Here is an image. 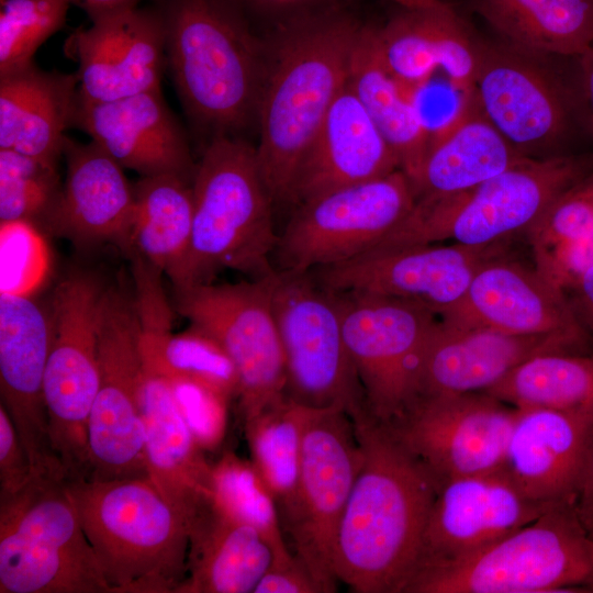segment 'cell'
<instances>
[{
    "instance_id": "37",
    "label": "cell",
    "mask_w": 593,
    "mask_h": 593,
    "mask_svg": "<svg viewBox=\"0 0 593 593\" xmlns=\"http://www.w3.org/2000/svg\"><path fill=\"white\" fill-rule=\"evenodd\" d=\"M139 350L144 370L169 383L199 384L228 401L238 394L233 361L216 340L193 326L178 334L142 329Z\"/></svg>"
},
{
    "instance_id": "3",
    "label": "cell",
    "mask_w": 593,
    "mask_h": 593,
    "mask_svg": "<svg viewBox=\"0 0 593 593\" xmlns=\"http://www.w3.org/2000/svg\"><path fill=\"white\" fill-rule=\"evenodd\" d=\"M167 68L184 112L210 139L257 125L266 71L265 37L238 0H156Z\"/></svg>"
},
{
    "instance_id": "24",
    "label": "cell",
    "mask_w": 593,
    "mask_h": 593,
    "mask_svg": "<svg viewBox=\"0 0 593 593\" xmlns=\"http://www.w3.org/2000/svg\"><path fill=\"white\" fill-rule=\"evenodd\" d=\"M441 320L512 334H566L586 339L566 293L535 269L517 262L485 260L462 299Z\"/></svg>"
},
{
    "instance_id": "28",
    "label": "cell",
    "mask_w": 593,
    "mask_h": 593,
    "mask_svg": "<svg viewBox=\"0 0 593 593\" xmlns=\"http://www.w3.org/2000/svg\"><path fill=\"white\" fill-rule=\"evenodd\" d=\"M398 169L396 156L346 85L300 167L290 203L298 206L329 191Z\"/></svg>"
},
{
    "instance_id": "44",
    "label": "cell",
    "mask_w": 593,
    "mask_h": 593,
    "mask_svg": "<svg viewBox=\"0 0 593 593\" xmlns=\"http://www.w3.org/2000/svg\"><path fill=\"white\" fill-rule=\"evenodd\" d=\"M535 270L551 286L564 292L572 289L593 267V237L533 245Z\"/></svg>"
},
{
    "instance_id": "41",
    "label": "cell",
    "mask_w": 593,
    "mask_h": 593,
    "mask_svg": "<svg viewBox=\"0 0 593 593\" xmlns=\"http://www.w3.org/2000/svg\"><path fill=\"white\" fill-rule=\"evenodd\" d=\"M68 0H4L0 12V76L33 65L40 46L59 31Z\"/></svg>"
},
{
    "instance_id": "32",
    "label": "cell",
    "mask_w": 593,
    "mask_h": 593,
    "mask_svg": "<svg viewBox=\"0 0 593 593\" xmlns=\"http://www.w3.org/2000/svg\"><path fill=\"white\" fill-rule=\"evenodd\" d=\"M272 557L255 527L211 497L190 522L187 574L176 593H254Z\"/></svg>"
},
{
    "instance_id": "1",
    "label": "cell",
    "mask_w": 593,
    "mask_h": 593,
    "mask_svg": "<svg viewBox=\"0 0 593 593\" xmlns=\"http://www.w3.org/2000/svg\"><path fill=\"white\" fill-rule=\"evenodd\" d=\"M362 24L332 4L272 27L257 110L260 174L273 203H290L300 167L347 85Z\"/></svg>"
},
{
    "instance_id": "33",
    "label": "cell",
    "mask_w": 593,
    "mask_h": 593,
    "mask_svg": "<svg viewBox=\"0 0 593 593\" xmlns=\"http://www.w3.org/2000/svg\"><path fill=\"white\" fill-rule=\"evenodd\" d=\"M347 85L413 184L426 156L432 132L415 94L404 88L381 60L372 26L362 24L354 47Z\"/></svg>"
},
{
    "instance_id": "6",
    "label": "cell",
    "mask_w": 593,
    "mask_h": 593,
    "mask_svg": "<svg viewBox=\"0 0 593 593\" xmlns=\"http://www.w3.org/2000/svg\"><path fill=\"white\" fill-rule=\"evenodd\" d=\"M593 592V537L577 503L534 522L461 561L422 567L403 593Z\"/></svg>"
},
{
    "instance_id": "49",
    "label": "cell",
    "mask_w": 593,
    "mask_h": 593,
    "mask_svg": "<svg viewBox=\"0 0 593 593\" xmlns=\"http://www.w3.org/2000/svg\"><path fill=\"white\" fill-rule=\"evenodd\" d=\"M581 90L588 120L593 132V47L579 56Z\"/></svg>"
},
{
    "instance_id": "39",
    "label": "cell",
    "mask_w": 593,
    "mask_h": 593,
    "mask_svg": "<svg viewBox=\"0 0 593 593\" xmlns=\"http://www.w3.org/2000/svg\"><path fill=\"white\" fill-rule=\"evenodd\" d=\"M212 500L232 517L255 527L273 558L292 555L282 533L276 499L254 463L225 452L212 465Z\"/></svg>"
},
{
    "instance_id": "55",
    "label": "cell",
    "mask_w": 593,
    "mask_h": 593,
    "mask_svg": "<svg viewBox=\"0 0 593 593\" xmlns=\"http://www.w3.org/2000/svg\"><path fill=\"white\" fill-rule=\"evenodd\" d=\"M4 0H0V2L2 3Z\"/></svg>"
},
{
    "instance_id": "53",
    "label": "cell",
    "mask_w": 593,
    "mask_h": 593,
    "mask_svg": "<svg viewBox=\"0 0 593 593\" xmlns=\"http://www.w3.org/2000/svg\"><path fill=\"white\" fill-rule=\"evenodd\" d=\"M580 184H581V188L583 189L584 193L589 198L590 202L593 205V177H591V178H589L586 180H582L580 182Z\"/></svg>"
},
{
    "instance_id": "5",
    "label": "cell",
    "mask_w": 593,
    "mask_h": 593,
    "mask_svg": "<svg viewBox=\"0 0 593 593\" xmlns=\"http://www.w3.org/2000/svg\"><path fill=\"white\" fill-rule=\"evenodd\" d=\"M111 593H176L187 574L189 521L149 477L66 480Z\"/></svg>"
},
{
    "instance_id": "13",
    "label": "cell",
    "mask_w": 593,
    "mask_h": 593,
    "mask_svg": "<svg viewBox=\"0 0 593 593\" xmlns=\"http://www.w3.org/2000/svg\"><path fill=\"white\" fill-rule=\"evenodd\" d=\"M272 273L237 283L172 287L176 311L216 340L233 361L244 421L286 394L284 354L271 301Z\"/></svg>"
},
{
    "instance_id": "42",
    "label": "cell",
    "mask_w": 593,
    "mask_h": 593,
    "mask_svg": "<svg viewBox=\"0 0 593 593\" xmlns=\"http://www.w3.org/2000/svg\"><path fill=\"white\" fill-rule=\"evenodd\" d=\"M1 293L32 295L48 270V251L36 224L0 222Z\"/></svg>"
},
{
    "instance_id": "10",
    "label": "cell",
    "mask_w": 593,
    "mask_h": 593,
    "mask_svg": "<svg viewBox=\"0 0 593 593\" xmlns=\"http://www.w3.org/2000/svg\"><path fill=\"white\" fill-rule=\"evenodd\" d=\"M272 307L286 362V394L312 409H339L354 416L365 394L346 347L335 291L311 273L270 276Z\"/></svg>"
},
{
    "instance_id": "15",
    "label": "cell",
    "mask_w": 593,
    "mask_h": 593,
    "mask_svg": "<svg viewBox=\"0 0 593 593\" xmlns=\"http://www.w3.org/2000/svg\"><path fill=\"white\" fill-rule=\"evenodd\" d=\"M335 293L366 410L376 421L389 423L417 395L421 365L437 315L414 303L366 291Z\"/></svg>"
},
{
    "instance_id": "17",
    "label": "cell",
    "mask_w": 593,
    "mask_h": 593,
    "mask_svg": "<svg viewBox=\"0 0 593 593\" xmlns=\"http://www.w3.org/2000/svg\"><path fill=\"white\" fill-rule=\"evenodd\" d=\"M494 246L412 245L366 253L311 271L325 288L385 295L444 315L462 299Z\"/></svg>"
},
{
    "instance_id": "31",
    "label": "cell",
    "mask_w": 593,
    "mask_h": 593,
    "mask_svg": "<svg viewBox=\"0 0 593 593\" xmlns=\"http://www.w3.org/2000/svg\"><path fill=\"white\" fill-rule=\"evenodd\" d=\"M77 74L34 64L0 76V149L57 165L78 102Z\"/></svg>"
},
{
    "instance_id": "22",
    "label": "cell",
    "mask_w": 593,
    "mask_h": 593,
    "mask_svg": "<svg viewBox=\"0 0 593 593\" xmlns=\"http://www.w3.org/2000/svg\"><path fill=\"white\" fill-rule=\"evenodd\" d=\"M585 343L566 334L521 335L440 320L424 351L416 398L483 392L536 356L578 353Z\"/></svg>"
},
{
    "instance_id": "12",
    "label": "cell",
    "mask_w": 593,
    "mask_h": 593,
    "mask_svg": "<svg viewBox=\"0 0 593 593\" xmlns=\"http://www.w3.org/2000/svg\"><path fill=\"white\" fill-rule=\"evenodd\" d=\"M362 463L354 422L339 409H307L296 488L282 507L294 553L323 593L336 591L338 526Z\"/></svg>"
},
{
    "instance_id": "36",
    "label": "cell",
    "mask_w": 593,
    "mask_h": 593,
    "mask_svg": "<svg viewBox=\"0 0 593 593\" xmlns=\"http://www.w3.org/2000/svg\"><path fill=\"white\" fill-rule=\"evenodd\" d=\"M483 392L517 409L542 407L593 417V355L536 356Z\"/></svg>"
},
{
    "instance_id": "16",
    "label": "cell",
    "mask_w": 593,
    "mask_h": 593,
    "mask_svg": "<svg viewBox=\"0 0 593 593\" xmlns=\"http://www.w3.org/2000/svg\"><path fill=\"white\" fill-rule=\"evenodd\" d=\"M518 409L486 392L415 398L383 424L427 471L447 482L502 469Z\"/></svg>"
},
{
    "instance_id": "51",
    "label": "cell",
    "mask_w": 593,
    "mask_h": 593,
    "mask_svg": "<svg viewBox=\"0 0 593 593\" xmlns=\"http://www.w3.org/2000/svg\"><path fill=\"white\" fill-rule=\"evenodd\" d=\"M578 295V300L593 322V267L588 269L572 288Z\"/></svg>"
},
{
    "instance_id": "45",
    "label": "cell",
    "mask_w": 593,
    "mask_h": 593,
    "mask_svg": "<svg viewBox=\"0 0 593 593\" xmlns=\"http://www.w3.org/2000/svg\"><path fill=\"white\" fill-rule=\"evenodd\" d=\"M33 469L14 425L0 403V500L18 493L32 478Z\"/></svg>"
},
{
    "instance_id": "25",
    "label": "cell",
    "mask_w": 593,
    "mask_h": 593,
    "mask_svg": "<svg viewBox=\"0 0 593 593\" xmlns=\"http://www.w3.org/2000/svg\"><path fill=\"white\" fill-rule=\"evenodd\" d=\"M63 155L66 179L44 227L82 249L113 243L127 254L134 189L124 168L93 141L67 136Z\"/></svg>"
},
{
    "instance_id": "30",
    "label": "cell",
    "mask_w": 593,
    "mask_h": 593,
    "mask_svg": "<svg viewBox=\"0 0 593 593\" xmlns=\"http://www.w3.org/2000/svg\"><path fill=\"white\" fill-rule=\"evenodd\" d=\"M523 157L484 116L472 91L463 96L454 115L432 132L413 183L416 199L470 190Z\"/></svg>"
},
{
    "instance_id": "27",
    "label": "cell",
    "mask_w": 593,
    "mask_h": 593,
    "mask_svg": "<svg viewBox=\"0 0 593 593\" xmlns=\"http://www.w3.org/2000/svg\"><path fill=\"white\" fill-rule=\"evenodd\" d=\"M593 417L518 409L502 471L529 499L577 503Z\"/></svg>"
},
{
    "instance_id": "2",
    "label": "cell",
    "mask_w": 593,
    "mask_h": 593,
    "mask_svg": "<svg viewBox=\"0 0 593 593\" xmlns=\"http://www.w3.org/2000/svg\"><path fill=\"white\" fill-rule=\"evenodd\" d=\"M351 419L362 463L338 526L335 575L357 593H403L438 490L366 410Z\"/></svg>"
},
{
    "instance_id": "52",
    "label": "cell",
    "mask_w": 593,
    "mask_h": 593,
    "mask_svg": "<svg viewBox=\"0 0 593 593\" xmlns=\"http://www.w3.org/2000/svg\"><path fill=\"white\" fill-rule=\"evenodd\" d=\"M393 1L401 4L402 8H410V9L432 8V7H436L444 3L440 0H393Z\"/></svg>"
},
{
    "instance_id": "8",
    "label": "cell",
    "mask_w": 593,
    "mask_h": 593,
    "mask_svg": "<svg viewBox=\"0 0 593 593\" xmlns=\"http://www.w3.org/2000/svg\"><path fill=\"white\" fill-rule=\"evenodd\" d=\"M0 593H111L66 478L33 473L0 500Z\"/></svg>"
},
{
    "instance_id": "46",
    "label": "cell",
    "mask_w": 593,
    "mask_h": 593,
    "mask_svg": "<svg viewBox=\"0 0 593 593\" xmlns=\"http://www.w3.org/2000/svg\"><path fill=\"white\" fill-rule=\"evenodd\" d=\"M254 593H323L307 567L293 552L273 558Z\"/></svg>"
},
{
    "instance_id": "21",
    "label": "cell",
    "mask_w": 593,
    "mask_h": 593,
    "mask_svg": "<svg viewBox=\"0 0 593 593\" xmlns=\"http://www.w3.org/2000/svg\"><path fill=\"white\" fill-rule=\"evenodd\" d=\"M91 20L70 36L79 67L78 98L102 103L161 89L166 34L157 7L125 8Z\"/></svg>"
},
{
    "instance_id": "34",
    "label": "cell",
    "mask_w": 593,
    "mask_h": 593,
    "mask_svg": "<svg viewBox=\"0 0 593 593\" xmlns=\"http://www.w3.org/2000/svg\"><path fill=\"white\" fill-rule=\"evenodd\" d=\"M475 8L524 53L579 57L593 47V0H475Z\"/></svg>"
},
{
    "instance_id": "19",
    "label": "cell",
    "mask_w": 593,
    "mask_h": 593,
    "mask_svg": "<svg viewBox=\"0 0 593 593\" xmlns=\"http://www.w3.org/2000/svg\"><path fill=\"white\" fill-rule=\"evenodd\" d=\"M557 504L529 499L502 469L451 480L433 502L415 570L467 559Z\"/></svg>"
},
{
    "instance_id": "18",
    "label": "cell",
    "mask_w": 593,
    "mask_h": 593,
    "mask_svg": "<svg viewBox=\"0 0 593 593\" xmlns=\"http://www.w3.org/2000/svg\"><path fill=\"white\" fill-rule=\"evenodd\" d=\"M535 57L507 44L479 46L473 87L484 116L527 157L553 148L570 124L567 93Z\"/></svg>"
},
{
    "instance_id": "9",
    "label": "cell",
    "mask_w": 593,
    "mask_h": 593,
    "mask_svg": "<svg viewBox=\"0 0 593 593\" xmlns=\"http://www.w3.org/2000/svg\"><path fill=\"white\" fill-rule=\"evenodd\" d=\"M141 332L134 294L120 283L105 287L99 306V384L88 423L89 479L148 477Z\"/></svg>"
},
{
    "instance_id": "29",
    "label": "cell",
    "mask_w": 593,
    "mask_h": 593,
    "mask_svg": "<svg viewBox=\"0 0 593 593\" xmlns=\"http://www.w3.org/2000/svg\"><path fill=\"white\" fill-rule=\"evenodd\" d=\"M148 477L189 523L212 497V465L165 379L144 370L142 390Z\"/></svg>"
},
{
    "instance_id": "23",
    "label": "cell",
    "mask_w": 593,
    "mask_h": 593,
    "mask_svg": "<svg viewBox=\"0 0 593 593\" xmlns=\"http://www.w3.org/2000/svg\"><path fill=\"white\" fill-rule=\"evenodd\" d=\"M72 124L141 177L172 175L192 182L197 165L161 89L102 103L78 98Z\"/></svg>"
},
{
    "instance_id": "43",
    "label": "cell",
    "mask_w": 593,
    "mask_h": 593,
    "mask_svg": "<svg viewBox=\"0 0 593 593\" xmlns=\"http://www.w3.org/2000/svg\"><path fill=\"white\" fill-rule=\"evenodd\" d=\"M177 402L203 449L223 437L228 400L216 392L189 382L170 383Z\"/></svg>"
},
{
    "instance_id": "35",
    "label": "cell",
    "mask_w": 593,
    "mask_h": 593,
    "mask_svg": "<svg viewBox=\"0 0 593 593\" xmlns=\"http://www.w3.org/2000/svg\"><path fill=\"white\" fill-rule=\"evenodd\" d=\"M133 189L126 255L142 256L170 279L184 260L191 242L192 182L172 175L141 177Z\"/></svg>"
},
{
    "instance_id": "54",
    "label": "cell",
    "mask_w": 593,
    "mask_h": 593,
    "mask_svg": "<svg viewBox=\"0 0 593 593\" xmlns=\"http://www.w3.org/2000/svg\"><path fill=\"white\" fill-rule=\"evenodd\" d=\"M588 529H589L590 534H591L592 537H593V521H592V523L588 526Z\"/></svg>"
},
{
    "instance_id": "11",
    "label": "cell",
    "mask_w": 593,
    "mask_h": 593,
    "mask_svg": "<svg viewBox=\"0 0 593 593\" xmlns=\"http://www.w3.org/2000/svg\"><path fill=\"white\" fill-rule=\"evenodd\" d=\"M105 286L87 270L56 287L53 342L44 377L52 449L66 479L89 475L88 423L99 384V306Z\"/></svg>"
},
{
    "instance_id": "4",
    "label": "cell",
    "mask_w": 593,
    "mask_h": 593,
    "mask_svg": "<svg viewBox=\"0 0 593 593\" xmlns=\"http://www.w3.org/2000/svg\"><path fill=\"white\" fill-rule=\"evenodd\" d=\"M193 224L189 250L172 287L210 283L220 270L266 277L279 235L273 200L258 166L256 146L244 136L209 139L192 179Z\"/></svg>"
},
{
    "instance_id": "48",
    "label": "cell",
    "mask_w": 593,
    "mask_h": 593,
    "mask_svg": "<svg viewBox=\"0 0 593 593\" xmlns=\"http://www.w3.org/2000/svg\"><path fill=\"white\" fill-rule=\"evenodd\" d=\"M577 508L588 527L593 521V427L588 443Z\"/></svg>"
},
{
    "instance_id": "7",
    "label": "cell",
    "mask_w": 593,
    "mask_h": 593,
    "mask_svg": "<svg viewBox=\"0 0 593 593\" xmlns=\"http://www.w3.org/2000/svg\"><path fill=\"white\" fill-rule=\"evenodd\" d=\"M584 175L581 160L524 156L481 184L448 197L416 199L405 220L370 251L452 240L490 247L528 230Z\"/></svg>"
},
{
    "instance_id": "47",
    "label": "cell",
    "mask_w": 593,
    "mask_h": 593,
    "mask_svg": "<svg viewBox=\"0 0 593 593\" xmlns=\"http://www.w3.org/2000/svg\"><path fill=\"white\" fill-rule=\"evenodd\" d=\"M247 14L273 26L332 5V0H238Z\"/></svg>"
},
{
    "instance_id": "40",
    "label": "cell",
    "mask_w": 593,
    "mask_h": 593,
    "mask_svg": "<svg viewBox=\"0 0 593 593\" xmlns=\"http://www.w3.org/2000/svg\"><path fill=\"white\" fill-rule=\"evenodd\" d=\"M57 165L0 149V222L45 225L61 193Z\"/></svg>"
},
{
    "instance_id": "50",
    "label": "cell",
    "mask_w": 593,
    "mask_h": 593,
    "mask_svg": "<svg viewBox=\"0 0 593 593\" xmlns=\"http://www.w3.org/2000/svg\"><path fill=\"white\" fill-rule=\"evenodd\" d=\"M87 12L90 19L116 10L137 7L142 0H68Z\"/></svg>"
},
{
    "instance_id": "38",
    "label": "cell",
    "mask_w": 593,
    "mask_h": 593,
    "mask_svg": "<svg viewBox=\"0 0 593 593\" xmlns=\"http://www.w3.org/2000/svg\"><path fill=\"white\" fill-rule=\"evenodd\" d=\"M307 409L284 394L244 421L251 462L279 508L298 484Z\"/></svg>"
},
{
    "instance_id": "14",
    "label": "cell",
    "mask_w": 593,
    "mask_h": 593,
    "mask_svg": "<svg viewBox=\"0 0 593 593\" xmlns=\"http://www.w3.org/2000/svg\"><path fill=\"white\" fill-rule=\"evenodd\" d=\"M414 187L400 169L296 206L278 237V270L306 272L371 250L411 213Z\"/></svg>"
},
{
    "instance_id": "20",
    "label": "cell",
    "mask_w": 593,
    "mask_h": 593,
    "mask_svg": "<svg viewBox=\"0 0 593 593\" xmlns=\"http://www.w3.org/2000/svg\"><path fill=\"white\" fill-rule=\"evenodd\" d=\"M51 305L0 293V393L34 473L66 478L52 449L44 377L53 342Z\"/></svg>"
},
{
    "instance_id": "26",
    "label": "cell",
    "mask_w": 593,
    "mask_h": 593,
    "mask_svg": "<svg viewBox=\"0 0 593 593\" xmlns=\"http://www.w3.org/2000/svg\"><path fill=\"white\" fill-rule=\"evenodd\" d=\"M372 34L387 69L415 96L437 70L460 93L473 91L479 46L448 4L403 8Z\"/></svg>"
}]
</instances>
